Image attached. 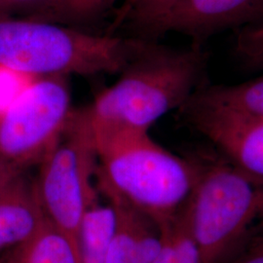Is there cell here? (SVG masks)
I'll return each mask as SVG.
<instances>
[{"mask_svg": "<svg viewBox=\"0 0 263 263\" xmlns=\"http://www.w3.org/2000/svg\"><path fill=\"white\" fill-rule=\"evenodd\" d=\"M188 157L194 181L184 210L201 263H226L263 222V179L216 149Z\"/></svg>", "mask_w": 263, "mask_h": 263, "instance_id": "cell-3", "label": "cell"}, {"mask_svg": "<svg viewBox=\"0 0 263 263\" xmlns=\"http://www.w3.org/2000/svg\"><path fill=\"white\" fill-rule=\"evenodd\" d=\"M143 40L93 34L32 17H0V68L35 79L120 73Z\"/></svg>", "mask_w": 263, "mask_h": 263, "instance_id": "cell-4", "label": "cell"}, {"mask_svg": "<svg viewBox=\"0 0 263 263\" xmlns=\"http://www.w3.org/2000/svg\"><path fill=\"white\" fill-rule=\"evenodd\" d=\"M117 0H51L37 16L54 23H82L108 9Z\"/></svg>", "mask_w": 263, "mask_h": 263, "instance_id": "cell-15", "label": "cell"}, {"mask_svg": "<svg viewBox=\"0 0 263 263\" xmlns=\"http://www.w3.org/2000/svg\"><path fill=\"white\" fill-rule=\"evenodd\" d=\"M12 250L0 253V263H13Z\"/></svg>", "mask_w": 263, "mask_h": 263, "instance_id": "cell-20", "label": "cell"}, {"mask_svg": "<svg viewBox=\"0 0 263 263\" xmlns=\"http://www.w3.org/2000/svg\"><path fill=\"white\" fill-rule=\"evenodd\" d=\"M190 99L247 116L263 118V76L238 84L206 83Z\"/></svg>", "mask_w": 263, "mask_h": 263, "instance_id": "cell-12", "label": "cell"}, {"mask_svg": "<svg viewBox=\"0 0 263 263\" xmlns=\"http://www.w3.org/2000/svg\"><path fill=\"white\" fill-rule=\"evenodd\" d=\"M182 120L245 172L263 179V118L247 116L189 99Z\"/></svg>", "mask_w": 263, "mask_h": 263, "instance_id": "cell-8", "label": "cell"}, {"mask_svg": "<svg viewBox=\"0 0 263 263\" xmlns=\"http://www.w3.org/2000/svg\"><path fill=\"white\" fill-rule=\"evenodd\" d=\"M38 166L34 185L45 216L78 252L85 212L99 197L94 136L85 107L73 110L61 139Z\"/></svg>", "mask_w": 263, "mask_h": 263, "instance_id": "cell-5", "label": "cell"}, {"mask_svg": "<svg viewBox=\"0 0 263 263\" xmlns=\"http://www.w3.org/2000/svg\"><path fill=\"white\" fill-rule=\"evenodd\" d=\"M13 263H80L76 246L47 218L24 244L12 249Z\"/></svg>", "mask_w": 263, "mask_h": 263, "instance_id": "cell-13", "label": "cell"}, {"mask_svg": "<svg viewBox=\"0 0 263 263\" xmlns=\"http://www.w3.org/2000/svg\"><path fill=\"white\" fill-rule=\"evenodd\" d=\"M261 21L263 0H177L134 28L140 37L156 40L177 32L204 44L221 32L236 31Z\"/></svg>", "mask_w": 263, "mask_h": 263, "instance_id": "cell-7", "label": "cell"}, {"mask_svg": "<svg viewBox=\"0 0 263 263\" xmlns=\"http://www.w3.org/2000/svg\"><path fill=\"white\" fill-rule=\"evenodd\" d=\"M208 63L204 44L193 42L179 49L144 38L120 78L85 107L92 130L149 132L160 118L179 110L206 84Z\"/></svg>", "mask_w": 263, "mask_h": 263, "instance_id": "cell-1", "label": "cell"}, {"mask_svg": "<svg viewBox=\"0 0 263 263\" xmlns=\"http://www.w3.org/2000/svg\"><path fill=\"white\" fill-rule=\"evenodd\" d=\"M16 168L12 167L9 164H7L6 162H4L3 160L0 158V182L5 179L7 176H9L11 173H13L14 171H17ZM23 171V170H22Z\"/></svg>", "mask_w": 263, "mask_h": 263, "instance_id": "cell-19", "label": "cell"}, {"mask_svg": "<svg viewBox=\"0 0 263 263\" xmlns=\"http://www.w3.org/2000/svg\"><path fill=\"white\" fill-rule=\"evenodd\" d=\"M45 219L26 171H14L0 182V253L27 242Z\"/></svg>", "mask_w": 263, "mask_h": 263, "instance_id": "cell-9", "label": "cell"}, {"mask_svg": "<svg viewBox=\"0 0 263 263\" xmlns=\"http://www.w3.org/2000/svg\"><path fill=\"white\" fill-rule=\"evenodd\" d=\"M115 211L116 226L105 263H153L163 244L160 226L115 195H104Z\"/></svg>", "mask_w": 263, "mask_h": 263, "instance_id": "cell-10", "label": "cell"}, {"mask_svg": "<svg viewBox=\"0 0 263 263\" xmlns=\"http://www.w3.org/2000/svg\"><path fill=\"white\" fill-rule=\"evenodd\" d=\"M51 0H0V17H35Z\"/></svg>", "mask_w": 263, "mask_h": 263, "instance_id": "cell-17", "label": "cell"}, {"mask_svg": "<svg viewBox=\"0 0 263 263\" xmlns=\"http://www.w3.org/2000/svg\"><path fill=\"white\" fill-rule=\"evenodd\" d=\"M161 229L163 244L153 263H201L197 246L188 226L184 207Z\"/></svg>", "mask_w": 263, "mask_h": 263, "instance_id": "cell-14", "label": "cell"}, {"mask_svg": "<svg viewBox=\"0 0 263 263\" xmlns=\"http://www.w3.org/2000/svg\"><path fill=\"white\" fill-rule=\"evenodd\" d=\"M73 110L66 76L36 78L0 112V158L23 171L39 165Z\"/></svg>", "mask_w": 263, "mask_h": 263, "instance_id": "cell-6", "label": "cell"}, {"mask_svg": "<svg viewBox=\"0 0 263 263\" xmlns=\"http://www.w3.org/2000/svg\"><path fill=\"white\" fill-rule=\"evenodd\" d=\"M226 263H263V233L251 240Z\"/></svg>", "mask_w": 263, "mask_h": 263, "instance_id": "cell-18", "label": "cell"}, {"mask_svg": "<svg viewBox=\"0 0 263 263\" xmlns=\"http://www.w3.org/2000/svg\"><path fill=\"white\" fill-rule=\"evenodd\" d=\"M116 226L112 205L104 204L99 197L85 212L78 233V254L80 263H105Z\"/></svg>", "mask_w": 263, "mask_h": 263, "instance_id": "cell-11", "label": "cell"}, {"mask_svg": "<svg viewBox=\"0 0 263 263\" xmlns=\"http://www.w3.org/2000/svg\"><path fill=\"white\" fill-rule=\"evenodd\" d=\"M93 131V130H92ZM96 185L120 198L163 227L184 207L194 168L154 141L149 132H94Z\"/></svg>", "mask_w": 263, "mask_h": 263, "instance_id": "cell-2", "label": "cell"}, {"mask_svg": "<svg viewBox=\"0 0 263 263\" xmlns=\"http://www.w3.org/2000/svg\"><path fill=\"white\" fill-rule=\"evenodd\" d=\"M234 55L242 66L263 71V21L235 31Z\"/></svg>", "mask_w": 263, "mask_h": 263, "instance_id": "cell-16", "label": "cell"}]
</instances>
